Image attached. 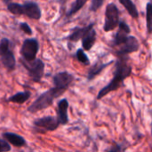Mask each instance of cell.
<instances>
[{"mask_svg":"<svg viewBox=\"0 0 152 152\" xmlns=\"http://www.w3.org/2000/svg\"><path fill=\"white\" fill-rule=\"evenodd\" d=\"M127 60L128 57L126 55L118 56V60L116 62L113 78L106 86L100 90L97 95V100H101L103 97H105L108 94L118 90L122 86L124 80L131 76L133 68L127 63Z\"/></svg>","mask_w":152,"mask_h":152,"instance_id":"obj_1","label":"cell"},{"mask_svg":"<svg viewBox=\"0 0 152 152\" xmlns=\"http://www.w3.org/2000/svg\"><path fill=\"white\" fill-rule=\"evenodd\" d=\"M66 91L58 87L51 88L43 94H41L35 101L28 108V111L30 113H37L40 110H45L52 106L53 101L60 97L61 94H63Z\"/></svg>","mask_w":152,"mask_h":152,"instance_id":"obj_2","label":"cell"},{"mask_svg":"<svg viewBox=\"0 0 152 152\" xmlns=\"http://www.w3.org/2000/svg\"><path fill=\"white\" fill-rule=\"evenodd\" d=\"M7 10L14 15H26L29 19L39 20L42 16L39 5L34 1H26L24 4L8 3Z\"/></svg>","mask_w":152,"mask_h":152,"instance_id":"obj_3","label":"cell"},{"mask_svg":"<svg viewBox=\"0 0 152 152\" xmlns=\"http://www.w3.org/2000/svg\"><path fill=\"white\" fill-rule=\"evenodd\" d=\"M21 64L28 72V76L34 82H40L44 77L45 63L40 59H34L32 61H27L23 59L20 60Z\"/></svg>","mask_w":152,"mask_h":152,"instance_id":"obj_4","label":"cell"},{"mask_svg":"<svg viewBox=\"0 0 152 152\" xmlns=\"http://www.w3.org/2000/svg\"><path fill=\"white\" fill-rule=\"evenodd\" d=\"M10 40L8 38H2L0 40V57L3 65L9 70H13L16 65V60L13 53L10 49Z\"/></svg>","mask_w":152,"mask_h":152,"instance_id":"obj_5","label":"cell"},{"mask_svg":"<svg viewBox=\"0 0 152 152\" xmlns=\"http://www.w3.org/2000/svg\"><path fill=\"white\" fill-rule=\"evenodd\" d=\"M119 22V10L114 3H110L105 9V21L103 29L105 32L115 29Z\"/></svg>","mask_w":152,"mask_h":152,"instance_id":"obj_6","label":"cell"},{"mask_svg":"<svg viewBox=\"0 0 152 152\" xmlns=\"http://www.w3.org/2000/svg\"><path fill=\"white\" fill-rule=\"evenodd\" d=\"M39 50V44L36 38H27L23 41L20 48L21 59L29 61L37 58Z\"/></svg>","mask_w":152,"mask_h":152,"instance_id":"obj_7","label":"cell"},{"mask_svg":"<svg viewBox=\"0 0 152 152\" xmlns=\"http://www.w3.org/2000/svg\"><path fill=\"white\" fill-rule=\"evenodd\" d=\"M33 124H34V126L36 129L43 130L45 132L54 131L60 126L57 118H54L53 116H46V117L37 118Z\"/></svg>","mask_w":152,"mask_h":152,"instance_id":"obj_8","label":"cell"},{"mask_svg":"<svg viewBox=\"0 0 152 152\" xmlns=\"http://www.w3.org/2000/svg\"><path fill=\"white\" fill-rule=\"evenodd\" d=\"M74 78H75L74 76L68 71L59 72L53 77V86L55 87H58L66 91L69 89V86L74 81Z\"/></svg>","mask_w":152,"mask_h":152,"instance_id":"obj_9","label":"cell"},{"mask_svg":"<svg viewBox=\"0 0 152 152\" xmlns=\"http://www.w3.org/2000/svg\"><path fill=\"white\" fill-rule=\"evenodd\" d=\"M119 46H120L119 50L117 51L118 56H124V55L137 52L140 47L137 38L134 36H127L126 40Z\"/></svg>","mask_w":152,"mask_h":152,"instance_id":"obj_10","label":"cell"},{"mask_svg":"<svg viewBox=\"0 0 152 152\" xmlns=\"http://www.w3.org/2000/svg\"><path fill=\"white\" fill-rule=\"evenodd\" d=\"M68 109L69 101L67 99H61L57 104V119L60 125L65 126L69 123Z\"/></svg>","mask_w":152,"mask_h":152,"instance_id":"obj_11","label":"cell"},{"mask_svg":"<svg viewBox=\"0 0 152 152\" xmlns=\"http://www.w3.org/2000/svg\"><path fill=\"white\" fill-rule=\"evenodd\" d=\"M94 23L92 22L85 27H75L74 28H72L71 33L67 37V39L73 43L78 42L79 40H81L83 38V37L86 34V32L88 30H90L92 28H94Z\"/></svg>","mask_w":152,"mask_h":152,"instance_id":"obj_12","label":"cell"},{"mask_svg":"<svg viewBox=\"0 0 152 152\" xmlns=\"http://www.w3.org/2000/svg\"><path fill=\"white\" fill-rule=\"evenodd\" d=\"M2 137L4 140H6L9 143L13 145L14 147L20 148V147L26 146V144H27L26 140L22 136L13 134V133H4L2 134Z\"/></svg>","mask_w":152,"mask_h":152,"instance_id":"obj_13","label":"cell"},{"mask_svg":"<svg viewBox=\"0 0 152 152\" xmlns=\"http://www.w3.org/2000/svg\"><path fill=\"white\" fill-rule=\"evenodd\" d=\"M96 41V31L94 28L86 32V34L82 38V45L83 49L86 51H89L93 48L94 43Z\"/></svg>","mask_w":152,"mask_h":152,"instance_id":"obj_14","label":"cell"},{"mask_svg":"<svg viewBox=\"0 0 152 152\" xmlns=\"http://www.w3.org/2000/svg\"><path fill=\"white\" fill-rule=\"evenodd\" d=\"M112 63H113V61L107 62V63H96L94 66H92L88 69V72H87V80L92 81L93 79H94L97 76H99L102 73L103 69H105L108 66H110Z\"/></svg>","mask_w":152,"mask_h":152,"instance_id":"obj_15","label":"cell"},{"mask_svg":"<svg viewBox=\"0 0 152 152\" xmlns=\"http://www.w3.org/2000/svg\"><path fill=\"white\" fill-rule=\"evenodd\" d=\"M30 96H31V93L29 91H24V92H20V93L13 94L12 96L9 97L7 101L10 102H13V103L23 104L30 98Z\"/></svg>","mask_w":152,"mask_h":152,"instance_id":"obj_16","label":"cell"},{"mask_svg":"<svg viewBox=\"0 0 152 152\" xmlns=\"http://www.w3.org/2000/svg\"><path fill=\"white\" fill-rule=\"evenodd\" d=\"M120 4L126 9L127 12L134 19H137L139 17V12L136 8V5L134 4L132 0H119Z\"/></svg>","mask_w":152,"mask_h":152,"instance_id":"obj_17","label":"cell"},{"mask_svg":"<svg viewBox=\"0 0 152 152\" xmlns=\"http://www.w3.org/2000/svg\"><path fill=\"white\" fill-rule=\"evenodd\" d=\"M87 1H88V0H76V1L71 4L70 9L67 12V13H66L67 17H70V16L76 14L77 12H79V11L85 6V4H86Z\"/></svg>","mask_w":152,"mask_h":152,"instance_id":"obj_18","label":"cell"},{"mask_svg":"<svg viewBox=\"0 0 152 152\" xmlns=\"http://www.w3.org/2000/svg\"><path fill=\"white\" fill-rule=\"evenodd\" d=\"M128 34L126 32H125L124 30H121L118 28V31L116 33L114 39H113V43H112V46H119L121 45L127 38Z\"/></svg>","mask_w":152,"mask_h":152,"instance_id":"obj_19","label":"cell"},{"mask_svg":"<svg viewBox=\"0 0 152 152\" xmlns=\"http://www.w3.org/2000/svg\"><path fill=\"white\" fill-rule=\"evenodd\" d=\"M76 57L77 59L78 60V61H80L81 63L85 64V65H89L90 63V61H89V58L88 56L86 55V53H85L84 49H77V53H76Z\"/></svg>","mask_w":152,"mask_h":152,"instance_id":"obj_20","label":"cell"},{"mask_svg":"<svg viewBox=\"0 0 152 152\" xmlns=\"http://www.w3.org/2000/svg\"><path fill=\"white\" fill-rule=\"evenodd\" d=\"M151 12V3L149 2L147 4V5H146V20H147V31H148V34H151L152 31Z\"/></svg>","mask_w":152,"mask_h":152,"instance_id":"obj_21","label":"cell"},{"mask_svg":"<svg viewBox=\"0 0 152 152\" xmlns=\"http://www.w3.org/2000/svg\"><path fill=\"white\" fill-rule=\"evenodd\" d=\"M104 2H105V0H92L91 5H90V10L92 12H96L102 6Z\"/></svg>","mask_w":152,"mask_h":152,"instance_id":"obj_22","label":"cell"},{"mask_svg":"<svg viewBox=\"0 0 152 152\" xmlns=\"http://www.w3.org/2000/svg\"><path fill=\"white\" fill-rule=\"evenodd\" d=\"M19 27H20V29L21 31H23L25 34H27V35H32L33 34L32 28L29 27V25L27 22H20Z\"/></svg>","mask_w":152,"mask_h":152,"instance_id":"obj_23","label":"cell"},{"mask_svg":"<svg viewBox=\"0 0 152 152\" xmlns=\"http://www.w3.org/2000/svg\"><path fill=\"white\" fill-rule=\"evenodd\" d=\"M11 151V146L8 142L4 139H0V152H7Z\"/></svg>","mask_w":152,"mask_h":152,"instance_id":"obj_24","label":"cell"},{"mask_svg":"<svg viewBox=\"0 0 152 152\" xmlns=\"http://www.w3.org/2000/svg\"><path fill=\"white\" fill-rule=\"evenodd\" d=\"M118 26V28H119V29L124 30V31H125V32H126L127 34H130V32H131V28H130V27L128 26V24H127L125 20H121V21H119Z\"/></svg>","mask_w":152,"mask_h":152,"instance_id":"obj_25","label":"cell"},{"mask_svg":"<svg viewBox=\"0 0 152 152\" xmlns=\"http://www.w3.org/2000/svg\"><path fill=\"white\" fill-rule=\"evenodd\" d=\"M122 151V149L120 148L119 145H114V147L110 149V151Z\"/></svg>","mask_w":152,"mask_h":152,"instance_id":"obj_26","label":"cell"},{"mask_svg":"<svg viewBox=\"0 0 152 152\" xmlns=\"http://www.w3.org/2000/svg\"><path fill=\"white\" fill-rule=\"evenodd\" d=\"M66 2H67V0H59V3L61 4H64Z\"/></svg>","mask_w":152,"mask_h":152,"instance_id":"obj_27","label":"cell"}]
</instances>
